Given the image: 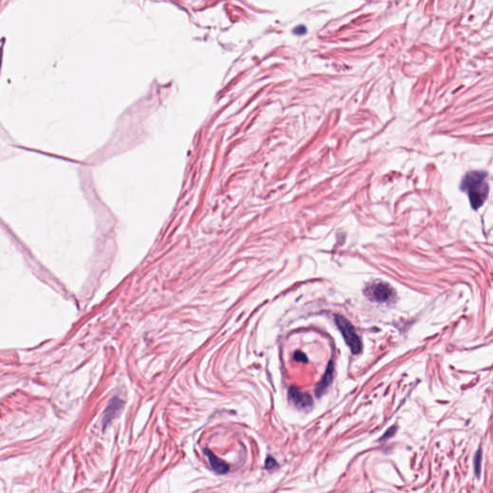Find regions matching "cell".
<instances>
[{
    "mask_svg": "<svg viewBox=\"0 0 493 493\" xmlns=\"http://www.w3.org/2000/svg\"><path fill=\"white\" fill-rule=\"evenodd\" d=\"M486 177L487 173L483 171H471L465 176L461 183V189L467 194L474 210L481 208L488 198L489 185Z\"/></svg>",
    "mask_w": 493,
    "mask_h": 493,
    "instance_id": "6da1fadb",
    "label": "cell"
},
{
    "mask_svg": "<svg viewBox=\"0 0 493 493\" xmlns=\"http://www.w3.org/2000/svg\"><path fill=\"white\" fill-rule=\"evenodd\" d=\"M336 324L351 351L354 354H360L363 350V344L361 338L356 333L355 327L341 315L336 316Z\"/></svg>",
    "mask_w": 493,
    "mask_h": 493,
    "instance_id": "7a4b0ae2",
    "label": "cell"
},
{
    "mask_svg": "<svg viewBox=\"0 0 493 493\" xmlns=\"http://www.w3.org/2000/svg\"><path fill=\"white\" fill-rule=\"evenodd\" d=\"M364 294L371 301L377 303H387L393 298L394 291L387 284L375 283L365 288Z\"/></svg>",
    "mask_w": 493,
    "mask_h": 493,
    "instance_id": "3957f363",
    "label": "cell"
},
{
    "mask_svg": "<svg viewBox=\"0 0 493 493\" xmlns=\"http://www.w3.org/2000/svg\"><path fill=\"white\" fill-rule=\"evenodd\" d=\"M288 396L290 401L299 409H309L313 404L311 396L306 392H303L297 388H290L288 391Z\"/></svg>",
    "mask_w": 493,
    "mask_h": 493,
    "instance_id": "277c9868",
    "label": "cell"
},
{
    "mask_svg": "<svg viewBox=\"0 0 493 493\" xmlns=\"http://www.w3.org/2000/svg\"><path fill=\"white\" fill-rule=\"evenodd\" d=\"M124 402L120 399V398H113L109 405L107 406L105 412H104V420H103V424H104V427H105L106 425H108L114 418H116L117 416L119 415V414L121 413V411L123 410L124 408Z\"/></svg>",
    "mask_w": 493,
    "mask_h": 493,
    "instance_id": "5b68a950",
    "label": "cell"
},
{
    "mask_svg": "<svg viewBox=\"0 0 493 493\" xmlns=\"http://www.w3.org/2000/svg\"><path fill=\"white\" fill-rule=\"evenodd\" d=\"M334 373H335V365H334V362L331 361L327 367L326 373L324 374V377L322 378V380L320 381V383L317 385V387L315 389V394L318 398H320L324 394V392L332 384L333 379H334Z\"/></svg>",
    "mask_w": 493,
    "mask_h": 493,
    "instance_id": "8992f818",
    "label": "cell"
},
{
    "mask_svg": "<svg viewBox=\"0 0 493 493\" xmlns=\"http://www.w3.org/2000/svg\"><path fill=\"white\" fill-rule=\"evenodd\" d=\"M205 453H206V455L208 457V461L210 463L211 467L213 468V470L215 472H217L219 474H226V473L229 472L230 467L225 462H223L222 460H220L218 457H216L209 450H206Z\"/></svg>",
    "mask_w": 493,
    "mask_h": 493,
    "instance_id": "52a82bcc",
    "label": "cell"
},
{
    "mask_svg": "<svg viewBox=\"0 0 493 493\" xmlns=\"http://www.w3.org/2000/svg\"><path fill=\"white\" fill-rule=\"evenodd\" d=\"M481 466H482V449H479L475 455L474 459V467H475V474L477 477H480L481 473Z\"/></svg>",
    "mask_w": 493,
    "mask_h": 493,
    "instance_id": "ba28073f",
    "label": "cell"
},
{
    "mask_svg": "<svg viewBox=\"0 0 493 493\" xmlns=\"http://www.w3.org/2000/svg\"><path fill=\"white\" fill-rule=\"evenodd\" d=\"M396 430H397V427H396V426H393V427L389 428V430L385 433V435L381 438V441H387V440L390 439L391 437H393V436L395 435V433H396Z\"/></svg>",
    "mask_w": 493,
    "mask_h": 493,
    "instance_id": "9c48e42d",
    "label": "cell"
},
{
    "mask_svg": "<svg viewBox=\"0 0 493 493\" xmlns=\"http://www.w3.org/2000/svg\"><path fill=\"white\" fill-rule=\"evenodd\" d=\"M294 359L297 362H300V363H308L307 356L304 353H302V352H296L295 355H294Z\"/></svg>",
    "mask_w": 493,
    "mask_h": 493,
    "instance_id": "30bf717a",
    "label": "cell"
},
{
    "mask_svg": "<svg viewBox=\"0 0 493 493\" xmlns=\"http://www.w3.org/2000/svg\"><path fill=\"white\" fill-rule=\"evenodd\" d=\"M277 467H278V464H277L276 460H274L273 458L269 457V458L267 459V461H266V464H265V467L267 468V469H269V470H271V469Z\"/></svg>",
    "mask_w": 493,
    "mask_h": 493,
    "instance_id": "8fae6325",
    "label": "cell"
},
{
    "mask_svg": "<svg viewBox=\"0 0 493 493\" xmlns=\"http://www.w3.org/2000/svg\"><path fill=\"white\" fill-rule=\"evenodd\" d=\"M306 32H307V28L305 26H298L297 28L294 29V33L297 35H302V34H305Z\"/></svg>",
    "mask_w": 493,
    "mask_h": 493,
    "instance_id": "7c38bea8",
    "label": "cell"
}]
</instances>
